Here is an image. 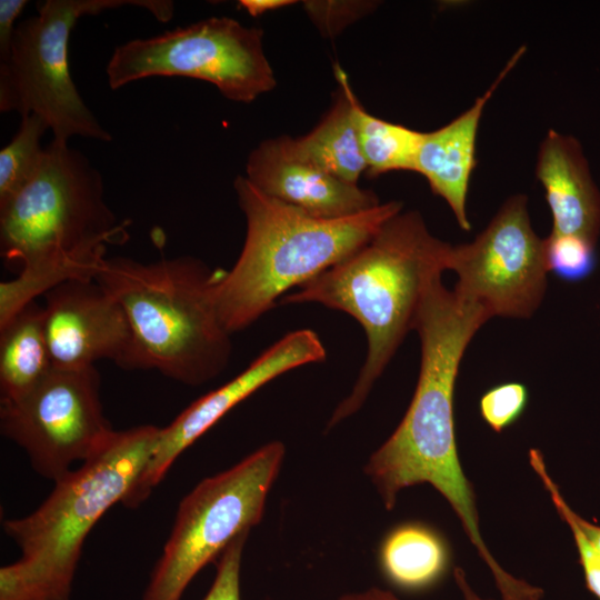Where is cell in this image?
I'll list each match as a JSON object with an SVG mask.
<instances>
[{"instance_id":"cell-5","label":"cell","mask_w":600,"mask_h":600,"mask_svg":"<svg viewBox=\"0 0 600 600\" xmlns=\"http://www.w3.org/2000/svg\"><path fill=\"white\" fill-rule=\"evenodd\" d=\"M233 186L246 237L217 292L218 314L230 334L250 327L291 289L352 254L402 211L400 201H389L357 216L323 219L267 196L243 176Z\"/></svg>"},{"instance_id":"cell-13","label":"cell","mask_w":600,"mask_h":600,"mask_svg":"<svg viewBox=\"0 0 600 600\" xmlns=\"http://www.w3.org/2000/svg\"><path fill=\"white\" fill-rule=\"evenodd\" d=\"M44 298V332L53 368L83 369L106 359L132 370L127 316L94 279L67 281Z\"/></svg>"},{"instance_id":"cell-22","label":"cell","mask_w":600,"mask_h":600,"mask_svg":"<svg viewBox=\"0 0 600 600\" xmlns=\"http://www.w3.org/2000/svg\"><path fill=\"white\" fill-rule=\"evenodd\" d=\"M48 129L38 116H24L16 134L0 150V203L21 190L39 169L46 149L41 139Z\"/></svg>"},{"instance_id":"cell-6","label":"cell","mask_w":600,"mask_h":600,"mask_svg":"<svg viewBox=\"0 0 600 600\" xmlns=\"http://www.w3.org/2000/svg\"><path fill=\"white\" fill-rule=\"evenodd\" d=\"M104 200L101 173L68 142L52 139L39 169L0 203V252L8 262L107 252L128 238Z\"/></svg>"},{"instance_id":"cell-21","label":"cell","mask_w":600,"mask_h":600,"mask_svg":"<svg viewBox=\"0 0 600 600\" xmlns=\"http://www.w3.org/2000/svg\"><path fill=\"white\" fill-rule=\"evenodd\" d=\"M353 113L369 176L396 170L414 171L423 132L370 114L358 99Z\"/></svg>"},{"instance_id":"cell-3","label":"cell","mask_w":600,"mask_h":600,"mask_svg":"<svg viewBox=\"0 0 600 600\" xmlns=\"http://www.w3.org/2000/svg\"><path fill=\"white\" fill-rule=\"evenodd\" d=\"M161 428L112 430L79 468L54 482L31 513L3 522L21 557L0 569V600H70L82 547L99 519L122 504L156 449Z\"/></svg>"},{"instance_id":"cell-29","label":"cell","mask_w":600,"mask_h":600,"mask_svg":"<svg viewBox=\"0 0 600 600\" xmlns=\"http://www.w3.org/2000/svg\"><path fill=\"white\" fill-rule=\"evenodd\" d=\"M27 4V0H0V66L10 60L17 20Z\"/></svg>"},{"instance_id":"cell-25","label":"cell","mask_w":600,"mask_h":600,"mask_svg":"<svg viewBox=\"0 0 600 600\" xmlns=\"http://www.w3.org/2000/svg\"><path fill=\"white\" fill-rule=\"evenodd\" d=\"M528 400V389L523 383L503 382L488 389L481 396L480 416L493 431L502 432L520 419Z\"/></svg>"},{"instance_id":"cell-12","label":"cell","mask_w":600,"mask_h":600,"mask_svg":"<svg viewBox=\"0 0 600 600\" xmlns=\"http://www.w3.org/2000/svg\"><path fill=\"white\" fill-rule=\"evenodd\" d=\"M326 348L310 329L287 333L234 378L200 397L161 428L152 457L123 506H140L177 458L222 417L268 382L298 367L323 362Z\"/></svg>"},{"instance_id":"cell-23","label":"cell","mask_w":600,"mask_h":600,"mask_svg":"<svg viewBox=\"0 0 600 600\" xmlns=\"http://www.w3.org/2000/svg\"><path fill=\"white\" fill-rule=\"evenodd\" d=\"M548 271L561 280L578 282L588 278L597 264L596 246L570 234H549L546 238Z\"/></svg>"},{"instance_id":"cell-32","label":"cell","mask_w":600,"mask_h":600,"mask_svg":"<svg viewBox=\"0 0 600 600\" xmlns=\"http://www.w3.org/2000/svg\"><path fill=\"white\" fill-rule=\"evenodd\" d=\"M573 520L600 557V527L584 520L572 511Z\"/></svg>"},{"instance_id":"cell-18","label":"cell","mask_w":600,"mask_h":600,"mask_svg":"<svg viewBox=\"0 0 600 600\" xmlns=\"http://www.w3.org/2000/svg\"><path fill=\"white\" fill-rule=\"evenodd\" d=\"M451 563L444 537L422 522H404L391 529L379 548L386 578L403 590H423L440 581Z\"/></svg>"},{"instance_id":"cell-30","label":"cell","mask_w":600,"mask_h":600,"mask_svg":"<svg viewBox=\"0 0 600 600\" xmlns=\"http://www.w3.org/2000/svg\"><path fill=\"white\" fill-rule=\"evenodd\" d=\"M294 3L290 0H241L238 6L246 10L251 17H258L268 11H272Z\"/></svg>"},{"instance_id":"cell-10","label":"cell","mask_w":600,"mask_h":600,"mask_svg":"<svg viewBox=\"0 0 600 600\" xmlns=\"http://www.w3.org/2000/svg\"><path fill=\"white\" fill-rule=\"evenodd\" d=\"M0 430L23 449L39 476L58 481L113 430L103 413L96 367L53 368L23 397L1 402Z\"/></svg>"},{"instance_id":"cell-27","label":"cell","mask_w":600,"mask_h":600,"mask_svg":"<svg viewBox=\"0 0 600 600\" xmlns=\"http://www.w3.org/2000/svg\"><path fill=\"white\" fill-rule=\"evenodd\" d=\"M248 534L236 538L217 559L213 582L202 600H241V561Z\"/></svg>"},{"instance_id":"cell-31","label":"cell","mask_w":600,"mask_h":600,"mask_svg":"<svg viewBox=\"0 0 600 600\" xmlns=\"http://www.w3.org/2000/svg\"><path fill=\"white\" fill-rule=\"evenodd\" d=\"M338 600H401L392 592L380 589L370 588L363 591L350 592L341 596Z\"/></svg>"},{"instance_id":"cell-24","label":"cell","mask_w":600,"mask_h":600,"mask_svg":"<svg viewBox=\"0 0 600 600\" xmlns=\"http://www.w3.org/2000/svg\"><path fill=\"white\" fill-rule=\"evenodd\" d=\"M530 463L539 476L560 517L570 527L574 543L579 553V562L582 566L588 589L600 600V557L590 544L583 532L577 526L572 517V509L564 501L558 486L549 476L543 457L540 451L531 449L529 452Z\"/></svg>"},{"instance_id":"cell-26","label":"cell","mask_w":600,"mask_h":600,"mask_svg":"<svg viewBox=\"0 0 600 600\" xmlns=\"http://www.w3.org/2000/svg\"><path fill=\"white\" fill-rule=\"evenodd\" d=\"M304 9L321 33L333 37L373 8L370 1H306Z\"/></svg>"},{"instance_id":"cell-14","label":"cell","mask_w":600,"mask_h":600,"mask_svg":"<svg viewBox=\"0 0 600 600\" xmlns=\"http://www.w3.org/2000/svg\"><path fill=\"white\" fill-rule=\"evenodd\" d=\"M246 178L260 191L323 219L360 214L381 202L371 190L300 159L286 136L262 141L248 157Z\"/></svg>"},{"instance_id":"cell-9","label":"cell","mask_w":600,"mask_h":600,"mask_svg":"<svg viewBox=\"0 0 600 600\" xmlns=\"http://www.w3.org/2000/svg\"><path fill=\"white\" fill-rule=\"evenodd\" d=\"M263 32L228 17H211L118 46L107 64L116 90L151 77H184L213 84L227 99L250 103L274 88Z\"/></svg>"},{"instance_id":"cell-4","label":"cell","mask_w":600,"mask_h":600,"mask_svg":"<svg viewBox=\"0 0 600 600\" xmlns=\"http://www.w3.org/2000/svg\"><path fill=\"white\" fill-rule=\"evenodd\" d=\"M226 270L180 256L141 262L107 258L96 281L122 307L132 336V370H157L187 386L207 383L231 357L217 309Z\"/></svg>"},{"instance_id":"cell-11","label":"cell","mask_w":600,"mask_h":600,"mask_svg":"<svg viewBox=\"0 0 600 600\" xmlns=\"http://www.w3.org/2000/svg\"><path fill=\"white\" fill-rule=\"evenodd\" d=\"M453 291L492 317L527 319L540 307L549 273L546 239L533 230L527 197L508 198L473 241L452 246Z\"/></svg>"},{"instance_id":"cell-7","label":"cell","mask_w":600,"mask_h":600,"mask_svg":"<svg viewBox=\"0 0 600 600\" xmlns=\"http://www.w3.org/2000/svg\"><path fill=\"white\" fill-rule=\"evenodd\" d=\"M148 10L160 22L173 17L170 0H46L14 30L10 60L0 66V110L36 114L66 141L79 136L112 140L81 98L70 73L69 39L78 20L121 7Z\"/></svg>"},{"instance_id":"cell-1","label":"cell","mask_w":600,"mask_h":600,"mask_svg":"<svg viewBox=\"0 0 600 600\" xmlns=\"http://www.w3.org/2000/svg\"><path fill=\"white\" fill-rule=\"evenodd\" d=\"M489 319L482 308L447 289L441 276L431 281L413 321L421 361L412 400L397 429L370 456L364 473L388 510L404 488L431 484L454 510L491 573H497L502 567L481 537L473 488L458 456L453 408L461 359Z\"/></svg>"},{"instance_id":"cell-20","label":"cell","mask_w":600,"mask_h":600,"mask_svg":"<svg viewBox=\"0 0 600 600\" xmlns=\"http://www.w3.org/2000/svg\"><path fill=\"white\" fill-rule=\"evenodd\" d=\"M106 252L54 254L20 266L16 278L0 282V328L24 307L70 280H96Z\"/></svg>"},{"instance_id":"cell-2","label":"cell","mask_w":600,"mask_h":600,"mask_svg":"<svg viewBox=\"0 0 600 600\" xmlns=\"http://www.w3.org/2000/svg\"><path fill=\"white\" fill-rule=\"evenodd\" d=\"M451 244L434 237L414 210L399 212L352 254L289 292L278 304L318 303L354 318L367 337V356L350 393L327 430L364 404L413 321L431 281L448 270Z\"/></svg>"},{"instance_id":"cell-19","label":"cell","mask_w":600,"mask_h":600,"mask_svg":"<svg viewBox=\"0 0 600 600\" xmlns=\"http://www.w3.org/2000/svg\"><path fill=\"white\" fill-rule=\"evenodd\" d=\"M52 369L43 307L33 301L0 328L1 402L23 397Z\"/></svg>"},{"instance_id":"cell-8","label":"cell","mask_w":600,"mask_h":600,"mask_svg":"<svg viewBox=\"0 0 600 600\" xmlns=\"http://www.w3.org/2000/svg\"><path fill=\"white\" fill-rule=\"evenodd\" d=\"M284 454L282 442H268L182 499L142 600H181L199 571L259 524Z\"/></svg>"},{"instance_id":"cell-15","label":"cell","mask_w":600,"mask_h":600,"mask_svg":"<svg viewBox=\"0 0 600 600\" xmlns=\"http://www.w3.org/2000/svg\"><path fill=\"white\" fill-rule=\"evenodd\" d=\"M524 52L526 47H520L488 90L463 113L434 131L423 132L414 172L422 174L433 193L448 203L464 231L471 229L466 202L476 166V139L483 109Z\"/></svg>"},{"instance_id":"cell-16","label":"cell","mask_w":600,"mask_h":600,"mask_svg":"<svg viewBox=\"0 0 600 600\" xmlns=\"http://www.w3.org/2000/svg\"><path fill=\"white\" fill-rule=\"evenodd\" d=\"M536 174L552 214L550 234L577 236L597 246L600 190L579 140L549 130L540 144Z\"/></svg>"},{"instance_id":"cell-17","label":"cell","mask_w":600,"mask_h":600,"mask_svg":"<svg viewBox=\"0 0 600 600\" xmlns=\"http://www.w3.org/2000/svg\"><path fill=\"white\" fill-rule=\"evenodd\" d=\"M334 76L339 87L328 112L310 132L299 138L287 137V140L290 150L300 159L341 180L358 184L367 163L354 121L357 97L343 69L336 66Z\"/></svg>"},{"instance_id":"cell-28","label":"cell","mask_w":600,"mask_h":600,"mask_svg":"<svg viewBox=\"0 0 600 600\" xmlns=\"http://www.w3.org/2000/svg\"><path fill=\"white\" fill-rule=\"evenodd\" d=\"M456 584L462 596V600H492L479 596L471 587L464 571L457 567L453 570ZM500 593V600H543L541 588L511 576L507 581L496 584Z\"/></svg>"}]
</instances>
